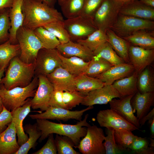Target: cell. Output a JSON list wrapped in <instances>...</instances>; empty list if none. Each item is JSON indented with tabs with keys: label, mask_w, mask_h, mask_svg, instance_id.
<instances>
[{
	"label": "cell",
	"mask_w": 154,
	"mask_h": 154,
	"mask_svg": "<svg viewBox=\"0 0 154 154\" xmlns=\"http://www.w3.org/2000/svg\"><path fill=\"white\" fill-rule=\"evenodd\" d=\"M22 9L23 26L33 31L51 22L64 20L56 9L39 0H23Z\"/></svg>",
	"instance_id": "1"
},
{
	"label": "cell",
	"mask_w": 154,
	"mask_h": 154,
	"mask_svg": "<svg viewBox=\"0 0 154 154\" xmlns=\"http://www.w3.org/2000/svg\"><path fill=\"white\" fill-rule=\"evenodd\" d=\"M88 116V114H87L83 120L74 125L56 123L45 119H36L37 129L41 133L39 142H41L49 134L55 133L69 137L73 142L74 147L77 146L81 138L86 135L87 127L90 125L87 121Z\"/></svg>",
	"instance_id": "2"
},
{
	"label": "cell",
	"mask_w": 154,
	"mask_h": 154,
	"mask_svg": "<svg viewBox=\"0 0 154 154\" xmlns=\"http://www.w3.org/2000/svg\"><path fill=\"white\" fill-rule=\"evenodd\" d=\"M35 62L26 63L16 56L10 61L1 84L7 90L25 87L32 82L35 76Z\"/></svg>",
	"instance_id": "3"
},
{
	"label": "cell",
	"mask_w": 154,
	"mask_h": 154,
	"mask_svg": "<svg viewBox=\"0 0 154 154\" xmlns=\"http://www.w3.org/2000/svg\"><path fill=\"white\" fill-rule=\"evenodd\" d=\"M38 83V77L35 76L31 82L25 87H17L8 90L1 84L0 97L4 107L11 112L22 106L29 98L34 96Z\"/></svg>",
	"instance_id": "4"
},
{
	"label": "cell",
	"mask_w": 154,
	"mask_h": 154,
	"mask_svg": "<svg viewBox=\"0 0 154 154\" xmlns=\"http://www.w3.org/2000/svg\"><path fill=\"white\" fill-rule=\"evenodd\" d=\"M16 37L20 48L19 58L27 63H35L38 51L43 47L34 31L23 26L17 30Z\"/></svg>",
	"instance_id": "5"
},
{
	"label": "cell",
	"mask_w": 154,
	"mask_h": 154,
	"mask_svg": "<svg viewBox=\"0 0 154 154\" xmlns=\"http://www.w3.org/2000/svg\"><path fill=\"white\" fill-rule=\"evenodd\" d=\"M87 127L86 135L74 148L83 154H105L103 141L105 136L103 129L95 125Z\"/></svg>",
	"instance_id": "6"
},
{
	"label": "cell",
	"mask_w": 154,
	"mask_h": 154,
	"mask_svg": "<svg viewBox=\"0 0 154 154\" xmlns=\"http://www.w3.org/2000/svg\"><path fill=\"white\" fill-rule=\"evenodd\" d=\"M70 40L75 42L85 38L97 29L92 19L80 15L64 20Z\"/></svg>",
	"instance_id": "7"
},
{
	"label": "cell",
	"mask_w": 154,
	"mask_h": 154,
	"mask_svg": "<svg viewBox=\"0 0 154 154\" xmlns=\"http://www.w3.org/2000/svg\"><path fill=\"white\" fill-rule=\"evenodd\" d=\"M122 4L116 0H104L92 18L97 29L106 32L112 25Z\"/></svg>",
	"instance_id": "8"
},
{
	"label": "cell",
	"mask_w": 154,
	"mask_h": 154,
	"mask_svg": "<svg viewBox=\"0 0 154 154\" xmlns=\"http://www.w3.org/2000/svg\"><path fill=\"white\" fill-rule=\"evenodd\" d=\"M61 64L56 48H42L38 51L35 62V76H46L57 67L61 66Z\"/></svg>",
	"instance_id": "9"
},
{
	"label": "cell",
	"mask_w": 154,
	"mask_h": 154,
	"mask_svg": "<svg viewBox=\"0 0 154 154\" xmlns=\"http://www.w3.org/2000/svg\"><path fill=\"white\" fill-rule=\"evenodd\" d=\"M96 119L100 127L106 128L124 129L132 131L139 130L119 112L111 109L100 111L97 114Z\"/></svg>",
	"instance_id": "10"
},
{
	"label": "cell",
	"mask_w": 154,
	"mask_h": 154,
	"mask_svg": "<svg viewBox=\"0 0 154 154\" xmlns=\"http://www.w3.org/2000/svg\"><path fill=\"white\" fill-rule=\"evenodd\" d=\"M93 108V106H89L80 110L71 111L65 108L50 106L43 113L30 115L29 116L33 119H45L66 121L70 119H75L80 121L84 113Z\"/></svg>",
	"instance_id": "11"
},
{
	"label": "cell",
	"mask_w": 154,
	"mask_h": 154,
	"mask_svg": "<svg viewBox=\"0 0 154 154\" xmlns=\"http://www.w3.org/2000/svg\"><path fill=\"white\" fill-rule=\"evenodd\" d=\"M37 77L38 85L34 96L30 100L31 108L44 111L49 106L50 100L54 88L46 76L40 75Z\"/></svg>",
	"instance_id": "12"
},
{
	"label": "cell",
	"mask_w": 154,
	"mask_h": 154,
	"mask_svg": "<svg viewBox=\"0 0 154 154\" xmlns=\"http://www.w3.org/2000/svg\"><path fill=\"white\" fill-rule=\"evenodd\" d=\"M113 27L120 33L128 34L140 30L153 29L154 22L149 20L121 15Z\"/></svg>",
	"instance_id": "13"
},
{
	"label": "cell",
	"mask_w": 154,
	"mask_h": 154,
	"mask_svg": "<svg viewBox=\"0 0 154 154\" xmlns=\"http://www.w3.org/2000/svg\"><path fill=\"white\" fill-rule=\"evenodd\" d=\"M121 97L112 85H105L89 92L85 97L81 104L87 106L96 104H105L114 98Z\"/></svg>",
	"instance_id": "14"
},
{
	"label": "cell",
	"mask_w": 154,
	"mask_h": 154,
	"mask_svg": "<svg viewBox=\"0 0 154 154\" xmlns=\"http://www.w3.org/2000/svg\"><path fill=\"white\" fill-rule=\"evenodd\" d=\"M128 52L130 63L138 74L147 66H150L154 60L153 49L129 46Z\"/></svg>",
	"instance_id": "15"
},
{
	"label": "cell",
	"mask_w": 154,
	"mask_h": 154,
	"mask_svg": "<svg viewBox=\"0 0 154 154\" xmlns=\"http://www.w3.org/2000/svg\"><path fill=\"white\" fill-rule=\"evenodd\" d=\"M54 89L63 91L75 90V77L61 66L46 76Z\"/></svg>",
	"instance_id": "16"
},
{
	"label": "cell",
	"mask_w": 154,
	"mask_h": 154,
	"mask_svg": "<svg viewBox=\"0 0 154 154\" xmlns=\"http://www.w3.org/2000/svg\"><path fill=\"white\" fill-rule=\"evenodd\" d=\"M119 12L121 15L146 19H154V8L144 4L139 0L122 3Z\"/></svg>",
	"instance_id": "17"
},
{
	"label": "cell",
	"mask_w": 154,
	"mask_h": 154,
	"mask_svg": "<svg viewBox=\"0 0 154 154\" xmlns=\"http://www.w3.org/2000/svg\"><path fill=\"white\" fill-rule=\"evenodd\" d=\"M135 72L130 63H123L113 66L96 78L105 83L111 85L115 81L129 76Z\"/></svg>",
	"instance_id": "18"
},
{
	"label": "cell",
	"mask_w": 154,
	"mask_h": 154,
	"mask_svg": "<svg viewBox=\"0 0 154 154\" xmlns=\"http://www.w3.org/2000/svg\"><path fill=\"white\" fill-rule=\"evenodd\" d=\"M56 49L61 55L65 57L76 56L86 61H90L94 56L93 52L88 48L71 40L65 43L59 44Z\"/></svg>",
	"instance_id": "19"
},
{
	"label": "cell",
	"mask_w": 154,
	"mask_h": 154,
	"mask_svg": "<svg viewBox=\"0 0 154 154\" xmlns=\"http://www.w3.org/2000/svg\"><path fill=\"white\" fill-rule=\"evenodd\" d=\"M31 99L30 98H29L22 106L11 112L12 121L15 124L18 137L17 143L20 146L26 142L29 138L28 135L24 132L23 121L31 111Z\"/></svg>",
	"instance_id": "20"
},
{
	"label": "cell",
	"mask_w": 154,
	"mask_h": 154,
	"mask_svg": "<svg viewBox=\"0 0 154 154\" xmlns=\"http://www.w3.org/2000/svg\"><path fill=\"white\" fill-rule=\"evenodd\" d=\"M23 1V0H13L12 6L9 9L11 27L9 40L13 44H18L16 37L17 32L19 28L23 26L24 19L22 9Z\"/></svg>",
	"instance_id": "21"
},
{
	"label": "cell",
	"mask_w": 154,
	"mask_h": 154,
	"mask_svg": "<svg viewBox=\"0 0 154 154\" xmlns=\"http://www.w3.org/2000/svg\"><path fill=\"white\" fill-rule=\"evenodd\" d=\"M134 95L121 97L119 99L114 98L109 103L110 109L119 112L129 122L139 128L140 127L139 120L134 114L131 103V100Z\"/></svg>",
	"instance_id": "22"
},
{
	"label": "cell",
	"mask_w": 154,
	"mask_h": 154,
	"mask_svg": "<svg viewBox=\"0 0 154 154\" xmlns=\"http://www.w3.org/2000/svg\"><path fill=\"white\" fill-rule=\"evenodd\" d=\"M154 103V92L141 93L137 92L132 98L131 106L133 113L136 112L139 120L149 112Z\"/></svg>",
	"instance_id": "23"
},
{
	"label": "cell",
	"mask_w": 154,
	"mask_h": 154,
	"mask_svg": "<svg viewBox=\"0 0 154 154\" xmlns=\"http://www.w3.org/2000/svg\"><path fill=\"white\" fill-rule=\"evenodd\" d=\"M15 125L12 121L0 134V154H14L19 149Z\"/></svg>",
	"instance_id": "24"
},
{
	"label": "cell",
	"mask_w": 154,
	"mask_h": 154,
	"mask_svg": "<svg viewBox=\"0 0 154 154\" xmlns=\"http://www.w3.org/2000/svg\"><path fill=\"white\" fill-rule=\"evenodd\" d=\"M105 85V83L99 79L84 73L75 77V90L85 96L91 91Z\"/></svg>",
	"instance_id": "25"
},
{
	"label": "cell",
	"mask_w": 154,
	"mask_h": 154,
	"mask_svg": "<svg viewBox=\"0 0 154 154\" xmlns=\"http://www.w3.org/2000/svg\"><path fill=\"white\" fill-rule=\"evenodd\" d=\"M58 52L61 61V66L70 74L76 77L85 72L90 61H86L76 56L65 57Z\"/></svg>",
	"instance_id": "26"
},
{
	"label": "cell",
	"mask_w": 154,
	"mask_h": 154,
	"mask_svg": "<svg viewBox=\"0 0 154 154\" xmlns=\"http://www.w3.org/2000/svg\"><path fill=\"white\" fill-rule=\"evenodd\" d=\"M138 74L135 72L129 76L115 81L112 84L121 97L135 94L138 91L137 83Z\"/></svg>",
	"instance_id": "27"
},
{
	"label": "cell",
	"mask_w": 154,
	"mask_h": 154,
	"mask_svg": "<svg viewBox=\"0 0 154 154\" xmlns=\"http://www.w3.org/2000/svg\"><path fill=\"white\" fill-rule=\"evenodd\" d=\"M108 41L117 54L125 63H130L128 55L129 45L121 38L108 29L106 31Z\"/></svg>",
	"instance_id": "28"
},
{
	"label": "cell",
	"mask_w": 154,
	"mask_h": 154,
	"mask_svg": "<svg viewBox=\"0 0 154 154\" xmlns=\"http://www.w3.org/2000/svg\"><path fill=\"white\" fill-rule=\"evenodd\" d=\"M20 53L19 44H11L8 40L0 44V69H5L10 61Z\"/></svg>",
	"instance_id": "29"
},
{
	"label": "cell",
	"mask_w": 154,
	"mask_h": 154,
	"mask_svg": "<svg viewBox=\"0 0 154 154\" xmlns=\"http://www.w3.org/2000/svg\"><path fill=\"white\" fill-rule=\"evenodd\" d=\"M37 126L36 123L33 125L27 124L23 127L24 131L29 135V138L14 154H27L30 149L35 148L37 141L41 134V131L37 129Z\"/></svg>",
	"instance_id": "30"
},
{
	"label": "cell",
	"mask_w": 154,
	"mask_h": 154,
	"mask_svg": "<svg viewBox=\"0 0 154 154\" xmlns=\"http://www.w3.org/2000/svg\"><path fill=\"white\" fill-rule=\"evenodd\" d=\"M137 88L141 93L154 92V75L150 66H147L138 74Z\"/></svg>",
	"instance_id": "31"
},
{
	"label": "cell",
	"mask_w": 154,
	"mask_h": 154,
	"mask_svg": "<svg viewBox=\"0 0 154 154\" xmlns=\"http://www.w3.org/2000/svg\"><path fill=\"white\" fill-rule=\"evenodd\" d=\"M93 52L94 56L106 60L113 66L125 62L108 41L99 46Z\"/></svg>",
	"instance_id": "32"
},
{
	"label": "cell",
	"mask_w": 154,
	"mask_h": 154,
	"mask_svg": "<svg viewBox=\"0 0 154 154\" xmlns=\"http://www.w3.org/2000/svg\"><path fill=\"white\" fill-rule=\"evenodd\" d=\"M113 66L106 60L94 56L90 61L88 68L84 74L89 76L96 78Z\"/></svg>",
	"instance_id": "33"
},
{
	"label": "cell",
	"mask_w": 154,
	"mask_h": 154,
	"mask_svg": "<svg viewBox=\"0 0 154 154\" xmlns=\"http://www.w3.org/2000/svg\"><path fill=\"white\" fill-rule=\"evenodd\" d=\"M107 41L106 32L97 29L85 38L78 40L76 42L87 47L93 52Z\"/></svg>",
	"instance_id": "34"
},
{
	"label": "cell",
	"mask_w": 154,
	"mask_h": 154,
	"mask_svg": "<svg viewBox=\"0 0 154 154\" xmlns=\"http://www.w3.org/2000/svg\"><path fill=\"white\" fill-rule=\"evenodd\" d=\"M33 31L42 44L43 48L47 49H55L60 44L56 37L43 27L37 28Z\"/></svg>",
	"instance_id": "35"
},
{
	"label": "cell",
	"mask_w": 154,
	"mask_h": 154,
	"mask_svg": "<svg viewBox=\"0 0 154 154\" xmlns=\"http://www.w3.org/2000/svg\"><path fill=\"white\" fill-rule=\"evenodd\" d=\"M126 39L131 43L146 49H153L154 38L149 34L137 31L126 37Z\"/></svg>",
	"instance_id": "36"
},
{
	"label": "cell",
	"mask_w": 154,
	"mask_h": 154,
	"mask_svg": "<svg viewBox=\"0 0 154 154\" xmlns=\"http://www.w3.org/2000/svg\"><path fill=\"white\" fill-rule=\"evenodd\" d=\"M85 0H66L60 6L62 14L66 19L80 15Z\"/></svg>",
	"instance_id": "37"
},
{
	"label": "cell",
	"mask_w": 154,
	"mask_h": 154,
	"mask_svg": "<svg viewBox=\"0 0 154 154\" xmlns=\"http://www.w3.org/2000/svg\"><path fill=\"white\" fill-rule=\"evenodd\" d=\"M52 33L58 39L60 44L67 43L70 40L69 34L64 26L63 21H56L43 26Z\"/></svg>",
	"instance_id": "38"
},
{
	"label": "cell",
	"mask_w": 154,
	"mask_h": 154,
	"mask_svg": "<svg viewBox=\"0 0 154 154\" xmlns=\"http://www.w3.org/2000/svg\"><path fill=\"white\" fill-rule=\"evenodd\" d=\"M54 141L57 154H80L74 149V143L72 140L69 137L56 134Z\"/></svg>",
	"instance_id": "39"
},
{
	"label": "cell",
	"mask_w": 154,
	"mask_h": 154,
	"mask_svg": "<svg viewBox=\"0 0 154 154\" xmlns=\"http://www.w3.org/2000/svg\"><path fill=\"white\" fill-rule=\"evenodd\" d=\"M149 144L146 137L135 135L132 143L127 149L134 154H154V148L149 147Z\"/></svg>",
	"instance_id": "40"
},
{
	"label": "cell",
	"mask_w": 154,
	"mask_h": 154,
	"mask_svg": "<svg viewBox=\"0 0 154 154\" xmlns=\"http://www.w3.org/2000/svg\"><path fill=\"white\" fill-rule=\"evenodd\" d=\"M114 139L120 147L127 150L132 143L135 135L132 131L124 129H114Z\"/></svg>",
	"instance_id": "41"
},
{
	"label": "cell",
	"mask_w": 154,
	"mask_h": 154,
	"mask_svg": "<svg viewBox=\"0 0 154 154\" xmlns=\"http://www.w3.org/2000/svg\"><path fill=\"white\" fill-rule=\"evenodd\" d=\"M114 129L106 128V134L104 143L105 150V154H121L125 151V150L119 146L115 141Z\"/></svg>",
	"instance_id": "42"
},
{
	"label": "cell",
	"mask_w": 154,
	"mask_h": 154,
	"mask_svg": "<svg viewBox=\"0 0 154 154\" xmlns=\"http://www.w3.org/2000/svg\"><path fill=\"white\" fill-rule=\"evenodd\" d=\"M8 8L0 11V44L9 40L11 27Z\"/></svg>",
	"instance_id": "43"
},
{
	"label": "cell",
	"mask_w": 154,
	"mask_h": 154,
	"mask_svg": "<svg viewBox=\"0 0 154 154\" xmlns=\"http://www.w3.org/2000/svg\"><path fill=\"white\" fill-rule=\"evenodd\" d=\"M85 96L76 90L63 92V103L66 109L69 110L81 104Z\"/></svg>",
	"instance_id": "44"
},
{
	"label": "cell",
	"mask_w": 154,
	"mask_h": 154,
	"mask_svg": "<svg viewBox=\"0 0 154 154\" xmlns=\"http://www.w3.org/2000/svg\"><path fill=\"white\" fill-rule=\"evenodd\" d=\"M104 0H85L79 15L92 19L95 13Z\"/></svg>",
	"instance_id": "45"
},
{
	"label": "cell",
	"mask_w": 154,
	"mask_h": 154,
	"mask_svg": "<svg viewBox=\"0 0 154 154\" xmlns=\"http://www.w3.org/2000/svg\"><path fill=\"white\" fill-rule=\"evenodd\" d=\"M48 137L47 142L44 146L39 150L32 154H57L53 134H49Z\"/></svg>",
	"instance_id": "46"
},
{
	"label": "cell",
	"mask_w": 154,
	"mask_h": 154,
	"mask_svg": "<svg viewBox=\"0 0 154 154\" xmlns=\"http://www.w3.org/2000/svg\"><path fill=\"white\" fill-rule=\"evenodd\" d=\"M63 91L54 89L51 94L49 102V106L66 109L63 100Z\"/></svg>",
	"instance_id": "47"
},
{
	"label": "cell",
	"mask_w": 154,
	"mask_h": 154,
	"mask_svg": "<svg viewBox=\"0 0 154 154\" xmlns=\"http://www.w3.org/2000/svg\"><path fill=\"white\" fill-rule=\"evenodd\" d=\"M12 119L11 112L4 107L3 111L0 114V134L6 129L12 122Z\"/></svg>",
	"instance_id": "48"
},
{
	"label": "cell",
	"mask_w": 154,
	"mask_h": 154,
	"mask_svg": "<svg viewBox=\"0 0 154 154\" xmlns=\"http://www.w3.org/2000/svg\"><path fill=\"white\" fill-rule=\"evenodd\" d=\"M153 117H154V108L139 120V122L140 126H141L143 125L146 121L149 120Z\"/></svg>",
	"instance_id": "49"
},
{
	"label": "cell",
	"mask_w": 154,
	"mask_h": 154,
	"mask_svg": "<svg viewBox=\"0 0 154 154\" xmlns=\"http://www.w3.org/2000/svg\"><path fill=\"white\" fill-rule=\"evenodd\" d=\"M13 2V0H0V11L11 8Z\"/></svg>",
	"instance_id": "50"
},
{
	"label": "cell",
	"mask_w": 154,
	"mask_h": 154,
	"mask_svg": "<svg viewBox=\"0 0 154 154\" xmlns=\"http://www.w3.org/2000/svg\"><path fill=\"white\" fill-rule=\"evenodd\" d=\"M148 123L150 125V129L151 133V137L154 138V117L148 120Z\"/></svg>",
	"instance_id": "51"
},
{
	"label": "cell",
	"mask_w": 154,
	"mask_h": 154,
	"mask_svg": "<svg viewBox=\"0 0 154 154\" xmlns=\"http://www.w3.org/2000/svg\"><path fill=\"white\" fill-rule=\"evenodd\" d=\"M144 4L152 7H154V0H139Z\"/></svg>",
	"instance_id": "52"
},
{
	"label": "cell",
	"mask_w": 154,
	"mask_h": 154,
	"mask_svg": "<svg viewBox=\"0 0 154 154\" xmlns=\"http://www.w3.org/2000/svg\"><path fill=\"white\" fill-rule=\"evenodd\" d=\"M47 4L49 6L54 7V5L57 0H39Z\"/></svg>",
	"instance_id": "53"
},
{
	"label": "cell",
	"mask_w": 154,
	"mask_h": 154,
	"mask_svg": "<svg viewBox=\"0 0 154 154\" xmlns=\"http://www.w3.org/2000/svg\"><path fill=\"white\" fill-rule=\"evenodd\" d=\"M5 70V68L0 69V88H1V81L3 76Z\"/></svg>",
	"instance_id": "54"
},
{
	"label": "cell",
	"mask_w": 154,
	"mask_h": 154,
	"mask_svg": "<svg viewBox=\"0 0 154 154\" xmlns=\"http://www.w3.org/2000/svg\"><path fill=\"white\" fill-rule=\"evenodd\" d=\"M4 106L1 98L0 97V114L3 111Z\"/></svg>",
	"instance_id": "55"
},
{
	"label": "cell",
	"mask_w": 154,
	"mask_h": 154,
	"mask_svg": "<svg viewBox=\"0 0 154 154\" xmlns=\"http://www.w3.org/2000/svg\"><path fill=\"white\" fill-rule=\"evenodd\" d=\"M150 143L149 144V146L151 148H154V140L153 138H150Z\"/></svg>",
	"instance_id": "56"
},
{
	"label": "cell",
	"mask_w": 154,
	"mask_h": 154,
	"mask_svg": "<svg viewBox=\"0 0 154 154\" xmlns=\"http://www.w3.org/2000/svg\"><path fill=\"white\" fill-rule=\"evenodd\" d=\"M116 0L117 1L119 2L123 3H125V2H129V1H131L136 0Z\"/></svg>",
	"instance_id": "57"
},
{
	"label": "cell",
	"mask_w": 154,
	"mask_h": 154,
	"mask_svg": "<svg viewBox=\"0 0 154 154\" xmlns=\"http://www.w3.org/2000/svg\"><path fill=\"white\" fill-rule=\"evenodd\" d=\"M66 0H57L58 4L60 6Z\"/></svg>",
	"instance_id": "58"
}]
</instances>
